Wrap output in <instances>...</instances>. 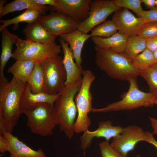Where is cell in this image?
Wrapping results in <instances>:
<instances>
[{"instance_id":"obj_23","label":"cell","mask_w":157,"mask_h":157,"mask_svg":"<svg viewBox=\"0 0 157 157\" xmlns=\"http://www.w3.org/2000/svg\"><path fill=\"white\" fill-rule=\"evenodd\" d=\"M30 9L39 11L42 15H45L46 12L49 10L47 6L38 4L33 0H15L5 4L0 14V17L12 12Z\"/></svg>"},{"instance_id":"obj_22","label":"cell","mask_w":157,"mask_h":157,"mask_svg":"<svg viewBox=\"0 0 157 157\" xmlns=\"http://www.w3.org/2000/svg\"><path fill=\"white\" fill-rule=\"evenodd\" d=\"M35 63L32 61L18 60L8 69L7 72L12 74L20 82L27 83Z\"/></svg>"},{"instance_id":"obj_30","label":"cell","mask_w":157,"mask_h":157,"mask_svg":"<svg viewBox=\"0 0 157 157\" xmlns=\"http://www.w3.org/2000/svg\"><path fill=\"white\" fill-rule=\"evenodd\" d=\"M119 8H126L133 11L139 17H141L144 11L141 7V0H112Z\"/></svg>"},{"instance_id":"obj_38","label":"cell","mask_w":157,"mask_h":157,"mask_svg":"<svg viewBox=\"0 0 157 157\" xmlns=\"http://www.w3.org/2000/svg\"><path fill=\"white\" fill-rule=\"evenodd\" d=\"M147 142L149 143L155 147L157 149V141L154 137L152 133L148 132V137Z\"/></svg>"},{"instance_id":"obj_26","label":"cell","mask_w":157,"mask_h":157,"mask_svg":"<svg viewBox=\"0 0 157 157\" xmlns=\"http://www.w3.org/2000/svg\"><path fill=\"white\" fill-rule=\"evenodd\" d=\"M32 92L33 93L43 92L44 85L43 72L40 64L35 63L27 82Z\"/></svg>"},{"instance_id":"obj_12","label":"cell","mask_w":157,"mask_h":157,"mask_svg":"<svg viewBox=\"0 0 157 157\" xmlns=\"http://www.w3.org/2000/svg\"><path fill=\"white\" fill-rule=\"evenodd\" d=\"M92 0H56L54 6H48L52 12L58 11L80 24L88 17Z\"/></svg>"},{"instance_id":"obj_11","label":"cell","mask_w":157,"mask_h":157,"mask_svg":"<svg viewBox=\"0 0 157 157\" xmlns=\"http://www.w3.org/2000/svg\"><path fill=\"white\" fill-rule=\"evenodd\" d=\"M39 20L56 38L58 36L77 30L79 24L68 15L57 11L47 15H42Z\"/></svg>"},{"instance_id":"obj_5","label":"cell","mask_w":157,"mask_h":157,"mask_svg":"<svg viewBox=\"0 0 157 157\" xmlns=\"http://www.w3.org/2000/svg\"><path fill=\"white\" fill-rule=\"evenodd\" d=\"M128 91L119 101L111 103L102 108H92L93 113H106L112 111L130 110L140 107H150L154 104L155 93L146 92L138 88L137 77L129 81Z\"/></svg>"},{"instance_id":"obj_15","label":"cell","mask_w":157,"mask_h":157,"mask_svg":"<svg viewBox=\"0 0 157 157\" xmlns=\"http://www.w3.org/2000/svg\"><path fill=\"white\" fill-rule=\"evenodd\" d=\"M2 135L6 140V150L10 157H46L41 148L37 150L33 149L11 133L5 131Z\"/></svg>"},{"instance_id":"obj_27","label":"cell","mask_w":157,"mask_h":157,"mask_svg":"<svg viewBox=\"0 0 157 157\" xmlns=\"http://www.w3.org/2000/svg\"><path fill=\"white\" fill-rule=\"evenodd\" d=\"M153 53L146 48L132 60L133 66L139 73L156 63Z\"/></svg>"},{"instance_id":"obj_32","label":"cell","mask_w":157,"mask_h":157,"mask_svg":"<svg viewBox=\"0 0 157 157\" xmlns=\"http://www.w3.org/2000/svg\"><path fill=\"white\" fill-rule=\"evenodd\" d=\"M99 145L102 157H126L113 147L108 141H103Z\"/></svg>"},{"instance_id":"obj_41","label":"cell","mask_w":157,"mask_h":157,"mask_svg":"<svg viewBox=\"0 0 157 157\" xmlns=\"http://www.w3.org/2000/svg\"><path fill=\"white\" fill-rule=\"evenodd\" d=\"M156 63H157V50L153 53Z\"/></svg>"},{"instance_id":"obj_43","label":"cell","mask_w":157,"mask_h":157,"mask_svg":"<svg viewBox=\"0 0 157 157\" xmlns=\"http://www.w3.org/2000/svg\"><path fill=\"white\" fill-rule=\"evenodd\" d=\"M135 157H142L141 156H140V154H138Z\"/></svg>"},{"instance_id":"obj_34","label":"cell","mask_w":157,"mask_h":157,"mask_svg":"<svg viewBox=\"0 0 157 157\" xmlns=\"http://www.w3.org/2000/svg\"><path fill=\"white\" fill-rule=\"evenodd\" d=\"M146 39L147 48L153 53L157 51V35Z\"/></svg>"},{"instance_id":"obj_33","label":"cell","mask_w":157,"mask_h":157,"mask_svg":"<svg viewBox=\"0 0 157 157\" xmlns=\"http://www.w3.org/2000/svg\"><path fill=\"white\" fill-rule=\"evenodd\" d=\"M142 18L144 22H157V8L143 12Z\"/></svg>"},{"instance_id":"obj_8","label":"cell","mask_w":157,"mask_h":157,"mask_svg":"<svg viewBox=\"0 0 157 157\" xmlns=\"http://www.w3.org/2000/svg\"><path fill=\"white\" fill-rule=\"evenodd\" d=\"M41 65L44 78L43 92L54 95L62 92L67 76L61 56L57 55Z\"/></svg>"},{"instance_id":"obj_21","label":"cell","mask_w":157,"mask_h":157,"mask_svg":"<svg viewBox=\"0 0 157 157\" xmlns=\"http://www.w3.org/2000/svg\"><path fill=\"white\" fill-rule=\"evenodd\" d=\"M8 31L7 28H6L1 32L2 39L1 52L0 59V83L8 82L4 76V69L7 62L10 58H12V49L15 44L13 40L8 34Z\"/></svg>"},{"instance_id":"obj_7","label":"cell","mask_w":157,"mask_h":157,"mask_svg":"<svg viewBox=\"0 0 157 157\" xmlns=\"http://www.w3.org/2000/svg\"><path fill=\"white\" fill-rule=\"evenodd\" d=\"M21 111L26 117V125L32 133L42 136L52 135L57 125L54 105L47 103H41L33 108Z\"/></svg>"},{"instance_id":"obj_13","label":"cell","mask_w":157,"mask_h":157,"mask_svg":"<svg viewBox=\"0 0 157 157\" xmlns=\"http://www.w3.org/2000/svg\"><path fill=\"white\" fill-rule=\"evenodd\" d=\"M112 20L118 32L128 38L138 34L144 22L142 17H137L128 9L120 8L114 13Z\"/></svg>"},{"instance_id":"obj_24","label":"cell","mask_w":157,"mask_h":157,"mask_svg":"<svg viewBox=\"0 0 157 157\" xmlns=\"http://www.w3.org/2000/svg\"><path fill=\"white\" fill-rule=\"evenodd\" d=\"M42 15L39 11L33 9H27L18 16L13 18L3 20L1 19L0 31L1 32L7 27L12 24L18 25L20 23L25 22L27 24L32 23L38 20Z\"/></svg>"},{"instance_id":"obj_19","label":"cell","mask_w":157,"mask_h":157,"mask_svg":"<svg viewBox=\"0 0 157 157\" xmlns=\"http://www.w3.org/2000/svg\"><path fill=\"white\" fill-rule=\"evenodd\" d=\"M60 36L69 45L76 64L78 67H81L82 51L85 42L91 37L90 34L83 33L76 30Z\"/></svg>"},{"instance_id":"obj_25","label":"cell","mask_w":157,"mask_h":157,"mask_svg":"<svg viewBox=\"0 0 157 157\" xmlns=\"http://www.w3.org/2000/svg\"><path fill=\"white\" fill-rule=\"evenodd\" d=\"M146 48V39L134 35L128 38L123 54L132 61Z\"/></svg>"},{"instance_id":"obj_20","label":"cell","mask_w":157,"mask_h":157,"mask_svg":"<svg viewBox=\"0 0 157 157\" xmlns=\"http://www.w3.org/2000/svg\"><path fill=\"white\" fill-rule=\"evenodd\" d=\"M91 38L95 46L119 54L124 53L128 38L118 32L108 38L97 36Z\"/></svg>"},{"instance_id":"obj_42","label":"cell","mask_w":157,"mask_h":157,"mask_svg":"<svg viewBox=\"0 0 157 157\" xmlns=\"http://www.w3.org/2000/svg\"><path fill=\"white\" fill-rule=\"evenodd\" d=\"M154 93H155L154 104H155L157 105V92Z\"/></svg>"},{"instance_id":"obj_44","label":"cell","mask_w":157,"mask_h":157,"mask_svg":"<svg viewBox=\"0 0 157 157\" xmlns=\"http://www.w3.org/2000/svg\"><path fill=\"white\" fill-rule=\"evenodd\" d=\"M155 4L156 7L157 8V0H155Z\"/></svg>"},{"instance_id":"obj_14","label":"cell","mask_w":157,"mask_h":157,"mask_svg":"<svg viewBox=\"0 0 157 157\" xmlns=\"http://www.w3.org/2000/svg\"><path fill=\"white\" fill-rule=\"evenodd\" d=\"M123 128L120 126H113L109 120L100 122L96 130L90 131L87 130L83 132L80 138L81 148L84 150H86L90 147L92 140L95 138H104L108 142L110 139L121 133Z\"/></svg>"},{"instance_id":"obj_3","label":"cell","mask_w":157,"mask_h":157,"mask_svg":"<svg viewBox=\"0 0 157 157\" xmlns=\"http://www.w3.org/2000/svg\"><path fill=\"white\" fill-rule=\"evenodd\" d=\"M95 64L101 70L114 79L129 81L137 77L139 73L134 68L132 61L124 54H119L96 46Z\"/></svg>"},{"instance_id":"obj_28","label":"cell","mask_w":157,"mask_h":157,"mask_svg":"<svg viewBox=\"0 0 157 157\" xmlns=\"http://www.w3.org/2000/svg\"><path fill=\"white\" fill-rule=\"evenodd\" d=\"M90 34L91 37H98L104 38L110 37L117 33V27L112 20L105 21L92 29Z\"/></svg>"},{"instance_id":"obj_9","label":"cell","mask_w":157,"mask_h":157,"mask_svg":"<svg viewBox=\"0 0 157 157\" xmlns=\"http://www.w3.org/2000/svg\"><path fill=\"white\" fill-rule=\"evenodd\" d=\"M120 8L112 0H92L89 15L79 24L77 30L83 33L88 34L94 28L104 22L111 14Z\"/></svg>"},{"instance_id":"obj_1","label":"cell","mask_w":157,"mask_h":157,"mask_svg":"<svg viewBox=\"0 0 157 157\" xmlns=\"http://www.w3.org/2000/svg\"><path fill=\"white\" fill-rule=\"evenodd\" d=\"M27 83L14 78L10 82L0 83V110L6 131L10 133L13 131L22 114L20 104Z\"/></svg>"},{"instance_id":"obj_4","label":"cell","mask_w":157,"mask_h":157,"mask_svg":"<svg viewBox=\"0 0 157 157\" xmlns=\"http://www.w3.org/2000/svg\"><path fill=\"white\" fill-rule=\"evenodd\" d=\"M8 32L16 46L12 56L16 60L32 61L41 64L61 52V46L57 44L56 42L41 44L21 39L8 31Z\"/></svg>"},{"instance_id":"obj_18","label":"cell","mask_w":157,"mask_h":157,"mask_svg":"<svg viewBox=\"0 0 157 157\" xmlns=\"http://www.w3.org/2000/svg\"><path fill=\"white\" fill-rule=\"evenodd\" d=\"M39 19L27 24L23 29V32L25 35L26 39L43 44L55 43L56 38L49 33Z\"/></svg>"},{"instance_id":"obj_16","label":"cell","mask_w":157,"mask_h":157,"mask_svg":"<svg viewBox=\"0 0 157 157\" xmlns=\"http://www.w3.org/2000/svg\"><path fill=\"white\" fill-rule=\"evenodd\" d=\"M59 40L63 51V61L67 76L65 85L75 84L82 80L83 70L82 67L78 66L74 62L72 52L68 43L60 38Z\"/></svg>"},{"instance_id":"obj_10","label":"cell","mask_w":157,"mask_h":157,"mask_svg":"<svg viewBox=\"0 0 157 157\" xmlns=\"http://www.w3.org/2000/svg\"><path fill=\"white\" fill-rule=\"evenodd\" d=\"M148 131H144L140 127L135 125L124 128L119 135L113 138L110 145L127 157L128 153L133 150L137 143L141 141L147 142Z\"/></svg>"},{"instance_id":"obj_31","label":"cell","mask_w":157,"mask_h":157,"mask_svg":"<svg viewBox=\"0 0 157 157\" xmlns=\"http://www.w3.org/2000/svg\"><path fill=\"white\" fill-rule=\"evenodd\" d=\"M157 35V22H144L138 35L147 39Z\"/></svg>"},{"instance_id":"obj_35","label":"cell","mask_w":157,"mask_h":157,"mask_svg":"<svg viewBox=\"0 0 157 157\" xmlns=\"http://www.w3.org/2000/svg\"><path fill=\"white\" fill-rule=\"evenodd\" d=\"M36 3L42 5L54 6L56 3V0H33Z\"/></svg>"},{"instance_id":"obj_36","label":"cell","mask_w":157,"mask_h":157,"mask_svg":"<svg viewBox=\"0 0 157 157\" xmlns=\"http://www.w3.org/2000/svg\"><path fill=\"white\" fill-rule=\"evenodd\" d=\"M142 3L150 10L157 8L156 6L155 0H141Z\"/></svg>"},{"instance_id":"obj_37","label":"cell","mask_w":157,"mask_h":157,"mask_svg":"<svg viewBox=\"0 0 157 157\" xmlns=\"http://www.w3.org/2000/svg\"><path fill=\"white\" fill-rule=\"evenodd\" d=\"M0 151L2 153L7 151L6 143L3 135L0 134Z\"/></svg>"},{"instance_id":"obj_39","label":"cell","mask_w":157,"mask_h":157,"mask_svg":"<svg viewBox=\"0 0 157 157\" xmlns=\"http://www.w3.org/2000/svg\"><path fill=\"white\" fill-rule=\"evenodd\" d=\"M149 119L151 127L153 129V133L154 134H157V119L154 117H150Z\"/></svg>"},{"instance_id":"obj_2","label":"cell","mask_w":157,"mask_h":157,"mask_svg":"<svg viewBox=\"0 0 157 157\" xmlns=\"http://www.w3.org/2000/svg\"><path fill=\"white\" fill-rule=\"evenodd\" d=\"M82 81L65 85L54 104L56 124L59 125L60 130L70 139L74 135L73 126L77 113L74 99L80 88Z\"/></svg>"},{"instance_id":"obj_29","label":"cell","mask_w":157,"mask_h":157,"mask_svg":"<svg viewBox=\"0 0 157 157\" xmlns=\"http://www.w3.org/2000/svg\"><path fill=\"white\" fill-rule=\"evenodd\" d=\"M147 82L149 88V92H157V63H155L145 70L139 73Z\"/></svg>"},{"instance_id":"obj_6","label":"cell","mask_w":157,"mask_h":157,"mask_svg":"<svg viewBox=\"0 0 157 157\" xmlns=\"http://www.w3.org/2000/svg\"><path fill=\"white\" fill-rule=\"evenodd\" d=\"M95 76L90 70H83L80 88L74 98L77 116L73 126L74 132L79 133L88 130L91 124L88 114L91 112L92 96L90 91Z\"/></svg>"},{"instance_id":"obj_40","label":"cell","mask_w":157,"mask_h":157,"mask_svg":"<svg viewBox=\"0 0 157 157\" xmlns=\"http://www.w3.org/2000/svg\"><path fill=\"white\" fill-rule=\"evenodd\" d=\"M7 1L4 0H0V14H1L3 7L5 6L4 4L7 2Z\"/></svg>"},{"instance_id":"obj_17","label":"cell","mask_w":157,"mask_h":157,"mask_svg":"<svg viewBox=\"0 0 157 157\" xmlns=\"http://www.w3.org/2000/svg\"><path fill=\"white\" fill-rule=\"evenodd\" d=\"M61 93L50 95L43 92L33 93L29 85L27 83L22 97L20 104L21 110L30 109L37 105L42 103H47L54 105V103Z\"/></svg>"}]
</instances>
